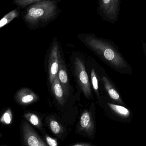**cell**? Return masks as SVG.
Instances as JSON below:
<instances>
[{
    "mask_svg": "<svg viewBox=\"0 0 146 146\" xmlns=\"http://www.w3.org/2000/svg\"><path fill=\"white\" fill-rule=\"evenodd\" d=\"M48 54L49 80L51 85L58 73L60 60L62 57L61 45L56 37L52 39Z\"/></svg>",
    "mask_w": 146,
    "mask_h": 146,
    "instance_id": "277c9868",
    "label": "cell"
},
{
    "mask_svg": "<svg viewBox=\"0 0 146 146\" xmlns=\"http://www.w3.org/2000/svg\"><path fill=\"white\" fill-rule=\"evenodd\" d=\"M80 127L83 131L88 134L92 133L94 130V123L90 113L87 111H84L80 119Z\"/></svg>",
    "mask_w": 146,
    "mask_h": 146,
    "instance_id": "9c48e42d",
    "label": "cell"
},
{
    "mask_svg": "<svg viewBox=\"0 0 146 146\" xmlns=\"http://www.w3.org/2000/svg\"><path fill=\"white\" fill-rule=\"evenodd\" d=\"M79 40L101 59L109 62L118 64L121 61L120 54L113 41L94 33H79Z\"/></svg>",
    "mask_w": 146,
    "mask_h": 146,
    "instance_id": "7a4b0ae2",
    "label": "cell"
},
{
    "mask_svg": "<svg viewBox=\"0 0 146 146\" xmlns=\"http://www.w3.org/2000/svg\"><path fill=\"white\" fill-rule=\"evenodd\" d=\"M24 116L32 124L36 126L37 127H40L41 123L36 115L31 113H27L24 115Z\"/></svg>",
    "mask_w": 146,
    "mask_h": 146,
    "instance_id": "9a60e30c",
    "label": "cell"
},
{
    "mask_svg": "<svg viewBox=\"0 0 146 146\" xmlns=\"http://www.w3.org/2000/svg\"><path fill=\"white\" fill-rule=\"evenodd\" d=\"M102 79L104 84L105 87L108 91L110 97L115 100H118L120 98V96L118 93L115 89L111 87L109 81L106 78L103 77Z\"/></svg>",
    "mask_w": 146,
    "mask_h": 146,
    "instance_id": "4fadbf2b",
    "label": "cell"
},
{
    "mask_svg": "<svg viewBox=\"0 0 146 146\" xmlns=\"http://www.w3.org/2000/svg\"><path fill=\"white\" fill-rule=\"evenodd\" d=\"M91 80H92V84L93 87L96 92V94L98 96H99L98 93V80L96 76V73L94 69H92L91 72Z\"/></svg>",
    "mask_w": 146,
    "mask_h": 146,
    "instance_id": "e0dca14e",
    "label": "cell"
},
{
    "mask_svg": "<svg viewBox=\"0 0 146 146\" xmlns=\"http://www.w3.org/2000/svg\"><path fill=\"white\" fill-rule=\"evenodd\" d=\"M62 57L60 60V66H59V70L58 72V75L59 80L60 82L61 85L63 88L64 91V96L67 97L68 95V76L65 65L63 63Z\"/></svg>",
    "mask_w": 146,
    "mask_h": 146,
    "instance_id": "ba28073f",
    "label": "cell"
},
{
    "mask_svg": "<svg viewBox=\"0 0 146 146\" xmlns=\"http://www.w3.org/2000/svg\"><path fill=\"white\" fill-rule=\"evenodd\" d=\"M50 126L51 130L55 134H58L60 133L61 129L57 121L52 120L50 121Z\"/></svg>",
    "mask_w": 146,
    "mask_h": 146,
    "instance_id": "ac0fdd59",
    "label": "cell"
},
{
    "mask_svg": "<svg viewBox=\"0 0 146 146\" xmlns=\"http://www.w3.org/2000/svg\"><path fill=\"white\" fill-rule=\"evenodd\" d=\"M13 113L11 110L9 109H7L3 114L0 118V122L4 125H9L13 121Z\"/></svg>",
    "mask_w": 146,
    "mask_h": 146,
    "instance_id": "5bb4252c",
    "label": "cell"
},
{
    "mask_svg": "<svg viewBox=\"0 0 146 146\" xmlns=\"http://www.w3.org/2000/svg\"><path fill=\"white\" fill-rule=\"evenodd\" d=\"M74 61L75 74L78 83L86 97H91L92 96L91 84L83 60L80 56L75 55Z\"/></svg>",
    "mask_w": 146,
    "mask_h": 146,
    "instance_id": "5b68a950",
    "label": "cell"
},
{
    "mask_svg": "<svg viewBox=\"0 0 146 146\" xmlns=\"http://www.w3.org/2000/svg\"><path fill=\"white\" fill-rule=\"evenodd\" d=\"M15 100L17 103L23 105L31 104L38 99V97L29 88H23L16 93Z\"/></svg>",
    "mask_w": 146,
    "mask_h": 146,
    "instance_id": "52a82bcc",
    "label": "cell"
},
{
    "mask_svg": "<svg viewBox=\"0 0 146 146\" xmlns=\"http://www.w3.org/2000/svg\"><path fill=\"white\" fill-rule=\"evenodd\" d=\"M23 137L26 145L29 146H45L44 141L37 134L33 129L26 122L22 126Z\"/></svg>",
    "mask_w": 146,
    "mask_h": 146,
    "instance_id": "8992f818",
    "label": "cell"
},
{
    "mask_svg": "<svg viewBox=\"0 0 146 146\" xmlns=\"http://www.w3.org/2000/svg\"><path fill=\"white\" fill-rule=\"evenodd\" d=\"M1 135L0 134V138H1Z\"/></svg>",
    "mask_w": 146,
    "mask_h": 146,
    "instance_id": "ffe728a7",
    "label": "cell"
},
{
    "mask_svg": "<svg viewBox=\"0 0 146 146\" xmlns=\"http://www.w3.org/2000/svg\"><path fill=\"white\" fill-rule=\"evenodd\" d=\"M46 140L47 144L48 145L50 146H57V142L54 139L51 138L48 136H47L46 137Z\"/></svg>",
    "mask_w": 146,
    "mask_h": 146,
    "instance_id": "d6986e66",
    "label": "cell"
},
{
    "mask_svg": "<svg viewBox=\"0 0 146 146\" xmlns=\"http://www.w3.org/2000/svg\"><path fill=\"white\" fill-rule=\"evenodd\" d=\"M109 105L113 110L116 112L117 113L120 114V115H126L129 113L127 109L123 107V106L111 104H109Z\"/></svg>",
    "mask_w": 146,
    "mask_h": 146,
    "instance_id": "2e32d148",
    "label": "cell"
},
{
    "mask_svg": "<svg viewBox=\"0 0 146 146\" xmlns=\"http://www.w3.org/2000/svg\"><path fill=\"white\" fill-rule=\"evenodd\" d=\"M52 91L57 101L61 105L64 103V94L63 88L59 80L58 73L51 85Z\"/></svg>",
    "mask_w": 146,
    "mask_h": 146,
    "instance_id": "30bf717a",
    "label": "cell"
},
{
    "mask_svg": "<svg viewBox=\"0 0 146 146\" xmlns=\"http://www.w3.org/2000/svg\"><path fill=\"white\" fill-rule=\"evenodd\" d=\"M19 8L12 10L4 15L0 20V29L9 24L13 20L17 18L20 14Z\"/></svg>",
    "mask_w": 146,
    "mask_h": 146,
    "instance_id": "8fae6325",
    "label": "cell"
},
{
    "mask_svg": "<svg viewBox=\"0 0 146 146\" xmlns=\"http://www.w3.org/2000/svg\"><path fill=\"white\" fill-rule=\"evenodd\" d=\"M56 1L38 2L27 7L23 19L32 30L46 27L54 21L62 12Z\"/></svg>",
    "mask_w": 146,
    "mask_h": 146,
    "instance_id": "6da1fadb",
    "label": "cell"
},
{
    "mask_svg": "<svg viewBox=\"0 0 146 146\" xmlns=\"http://www.w3.org/2000/svg\"><path fill=\"white\" fill-rule=\"evenodd\" d=\"M44 1H56L58 2L62 1L63 0H13V3L17 5L20 8H25L29 5L38 2Z\"/></svg>",
    "mask_w": 146,
    "mask_h": 146,
    "instance_id": "7c38bea8",
    "label": "cell"
},
{
    "mask_svg": "<svg viewBox=\"0 0 146 146\" xmlns=\"http://www.w3.org/2000/svg\"><path fill=\"white\" fill-rule=\"evenodd\" d=\"M121 0H98L97 11L101 19L111 24L119 18Z\"/></svg>",
    "mask_w": 146,
    "mask_h": 146,
    "instance_id": "3957f363",
    "label": "cell"
}]
</instances>
